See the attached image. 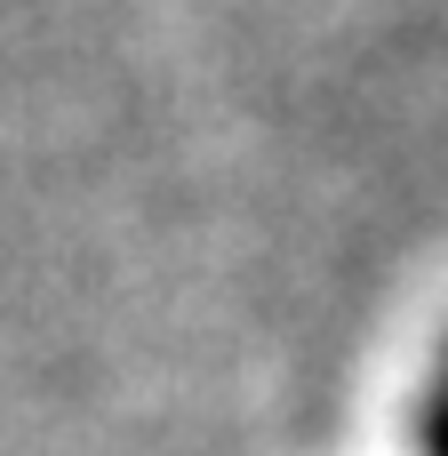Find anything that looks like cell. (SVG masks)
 Masks as SVG:
<instances>
[{"label":"cell","instance_id":"1","mask_svg":"<svg viewBox=\"0 0 448 456\" xmlns=\"http://www.w3.org/2000/svg\"><path fill=\"white\" fill-rule=\"evenodd\" d=\"M417 449L448 456V361H441V377H433V393H425V409H417Z\"/></svg>","mask_w":448,"mask_h":456}]
</instances>
